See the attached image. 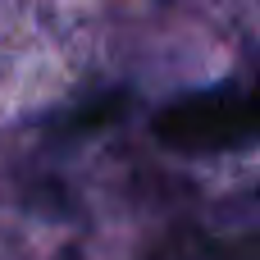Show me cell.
Segmentation results:
<instances>
[{"mask_svg":"<svg viewBox=\"0 0 260 260\" xmlns=\"http://www.w3.org/2000/svg\"><path fill=\"white\" fill-rule=\"evenodd\" d=\"M155 137L183 155L242 151L260 142V87H215L155 114Z\"/></svg>","mask_w":260,"mask_h":260,"instance_id":"cell-1","label":"cell"}]
</instances>
